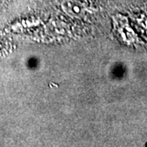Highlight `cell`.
Returning a JSON list of instances; mask_svg holds the SVG:
<instances>
[{
	"label": "cell",
	"mask_w": 147,
	"mask_h": 147,
	"mask_svg": "<svg viewBox=\"0 0 147 147\" xmlns=\"http://www.w3.org/2000/svg\"><path fill=\"white\" fill-rule=\"evenodd\" d=\"M62 9L69 16L74 18H82L86 14V7L77 0H65L62 3Z\"/></svg>",
	"instance_id": "6da1fadb"
}]
</instances>
